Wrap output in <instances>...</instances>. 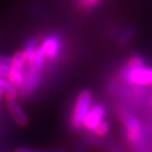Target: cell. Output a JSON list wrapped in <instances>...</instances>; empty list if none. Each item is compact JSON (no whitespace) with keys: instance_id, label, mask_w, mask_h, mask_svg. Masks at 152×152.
Segmentation results:
<instances>
[{"instance_id":"cell-12","label":"cell","mask_w":152,"mask_h":152,"mask_svg":"<svg viewBox=\"0 0 152 152\" xmlns=\"http://www.w3.org/2000/svg\"><path fill=\"white\" fill-rule=\"evenodd\" d=\"M11 61H12V57L0 55V77L7 78L10 68H11Z\"/></svg>"},{"instance_id":"cell-7","label":"cell","mask_w":152,"mask_h":152,"mask_svg":"<svg viewBox=\"0 0 152 152\" xmlns=\"http://www.w3.org/2000/svg\"><path fill=\"white\" fill-rule=\"evenodd\" d=\"M5 104L7 108L9 110L10 115L12 116L15 123L19 127H26L28 125V116L23 111L22 107L20 106L16 98H5Z\"/></svg>"},{"instance_id":"cell-13","label":"cell","mask_w":152,"mask_h":152,"mask_svg":"<svg viewBox=\"0 0 152 152\" xmlns=\"http://www.w3.org/2000/svg\"><path fill=\"white\" fill-rule=\"evenodd\" d=\"M110 131V124L109 121L107 118H104L102 121V123L97 126V128L95 129L94 132H93L92 135L97 136V137H102V136H106L109 133Z\"/></svg>"},{"instance_id":"cell-3","label":"cell","mask_w":152,"mask_h":152,"mask_svg":"<svg viewBox=\"0 0 152 152\" xmlns=\"http://www.w3.org/2000/svg\"><path fill=\"white\" fill-rule=\"evenodd\" d=\"M92 92L89 89L81 90L76 96L69 118L70 128L75 132H79V131L85 129L83 123H85L87 114L92 107Z\"/></svg>"},{"instance_id":"cell-5","label":"cell","mask_w":152,"mask_h":152,"mask_svg":"<svg viewBox=\"0 0 152 152\" xmlns=\"http://www.w3.org/2000/svg\"><path fill=\"white\" fill-rule=\"evenodd\" d=\"M42 81V71L28 66L24 73V83L21 89L19 90V94L22 98H31L40 87Z\"/></svg>"},{"instance_id":"cell-8","label":"cell","mask_w":152,"mask_h":152,"mask_svg":"<svg viewBox=\"0 0 152 152\" xmlns=\"http://www.w3.org/2000/svg\"><path fill=\"white\" fill-rule=\"evenodd\" d=\"M38 42H39V39L35 36H32V37L28 38L24 43V47H23V52L24 56H26V62L28 64H32L33 61L34 57H35V54H36V51L38 49Z\"/></svg>"},{"instance_id":"cell-9","label":"cell","mask_w":152,"mask_h":152,"mask_svg":"<svg viewBox=\"0 0 152 152\" xmlns=\"http://www.w3.org/2000/svg\"><path fill=\"white\" fill-rule=\"evenodd\" d=\"M0 90L3 92L5 98H17L19 95V91L15 87H13L9 80L0 77Z\"/></svg>"},{"instance_id":"cell-16","label":"cell","mask_w":152,"mask_h":152,"mask_svg":"<svg viewBox=\"0 0 152 152\" xmlns=\"http://www.w3.org/2000/svg\"><path fill=\"white\" fill-rule=\"evenodd\" d=\"M2 96H3V92L0 90V102H1V98H2Z\"/></svg>"},{"instance_id":"cell-17","label":"cell","mask_w":152,"mask_h":152,"mask_svg":"<svg viewBox=\"0 0 152 152\" xmlns=\"http://www.w3.org/2000/svg\"><path fill=\"white\" fill-rule=\"evenodd\" d=\"M151 107H152V96H151Z\"/></svg>"},{"instance_id":"cell-10","label":"cell","mask_w":152,"mask_h":152,"mask_svg":"<svg viewBox=\"0 0 152 152\" xmlns=\"http://www.w3.org/2000/svg\"><path fill=\"white\" fill-rule=\"evenodd\" d=\"M134 35H135V28L133 26H127L118 33L116 40L119 45H126L134 37Z\"/></svg>"},{"instance_id":"cell-11","label":"cell","mask_w":152,"mask_h":152,"mask_svg":"<svg viewBox=\"0 0 152 152\" xmlns=\"http://www.w3.org/2000/svg\"><path fill=\"white\" fill-rule=\"evenodd\" d=\"M100 2H102V0H78V1H76V7L81 10L83 12H90L97 7Z\"/></svg>"},{"instance_id":"cell-6","label":"cell","mask_w":152,"mask_h":152,"mask_svg":"<svg viewBox=\"0 0 152 152\" xmlns=\"http://www.w3.org/2000/svg\"><path fill=\"white\" fill-rule=\"evenodd\" d=\"M106 115H107L106 104L102 102H95L85 118V123H83L85 130L92 135L94 130L97 128L102 119L106 118Z\"/></svg>"},{"instance_id":"cell-15","label":"cell","mask_w":152,"mask_h":152,"mask_svg":"<svg viewBox=\"0 0 152 152\" xmlns=\"http://www.w3.org/2000/svg\"><path fill=\"white\" fill-rule=\"evenodd\" d=\"M106 151L107 152H125L118 145H116V144H111L110 146H107Z\"/></svg>"},{"instance_id":"cell-2","label":"cell","mask_w":152,"mask_h":152,"mask_svg":"<svg viewBox=\"0 0 152 152\" xmlns=\"http://www.w3.org/2000/svg\"><path fill=\"white\" fill-rule=\"evenodd\" d=\"M117 83L123 87H147L152 85V68L147 66H132L127 62L117 70Z\"/></svg>"},{"instance_id":"cell-14","label":"cell","mask_w":152,"mask_h":152,"mask_svg":"<svg viewBox=\"0 0 152 152\" xmlns=\"http://www.w3.org/2000/svg\"><path fill=\"white\" fill-rule=\"evenodd\" d=\"M14 152H66L64 148H56V149H39V148L32 147H18Z\"/></svg>"},{"instance_id":"cell-1","label":"cell","mask_w":152,"mask_h":152,"mask_svg":"<svg viewBox=\"0 0 152 152\" xmlns=\"http://www.w3.org/2000/svg\"><path fill=\"white\" fill-rule=\"evenodd\" d=\"M117 115L121 123L123 134L129 149L132 152H149L147 131L140 117L124 104L117 106Z\"/></svg>"},{"instance_id":"cell-4","label":"cell","mask_w":152,"mask_h":152,"mask_svg":"<svg viewBox=\"0 0 152 152\" xmlns=\"http://www.w3.org/2000/svg\"><path fill=\"white\" fill-rule=\"evenodd\" d=\"M41 45L49 64H56L60 59L64 50V41L58 33L47 34L41 40Z\"/></svg>"}]
</instances>
